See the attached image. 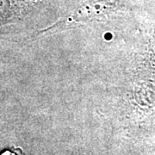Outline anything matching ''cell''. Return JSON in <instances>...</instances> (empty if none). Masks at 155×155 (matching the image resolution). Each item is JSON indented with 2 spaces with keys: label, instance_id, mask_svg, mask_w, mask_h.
Wrapping results in <instances>:
<instances>
[{
  "label": "cell",
  "instance_id": "6da1fadb",
  "mask_svg": "<svg viewBox=\"0 0 155 155\" xmlns=\"http://www.w3.org/2000/svg\"><path fill=\"white\" fill-rule=\"evenodd\" d=\"M118 0H91L78 8L76 12L67 21L58 22L53 28H57L67 23L72 24L74 22H83L90 20L97 16L105 15L110 11H114L117 6Z\"/></svg>",
  "mask_w": 155,
  "mask_h": 155
}]
</instances>
